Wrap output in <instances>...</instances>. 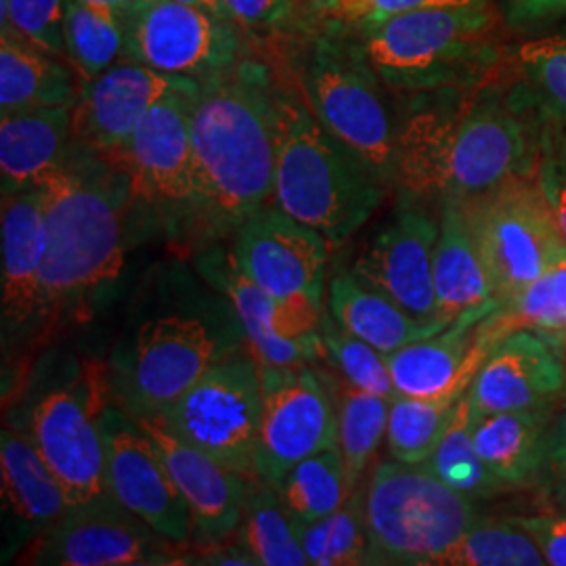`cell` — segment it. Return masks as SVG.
Segmentation results:
<instances>
[{"label":"cell","mask_w":566,"mask_h":566,"mask_svg":"<svg viewBox=\"0 0 566 566\" xmlns=\"http://www.w3.org/2000/svg\"><path fill=\"white\" fill-rule=\"evenodd\" d=\"M552 491H554V497H556V506H558V510L566 512V485L554 483Z\"/></svg>","instance_id":"50"},{"label":"cell","mask_w":566,"mask_h":566,"mask_svg":"<svg viewBox=\"0 0 566 566\" xmlns=\"http://www.w3.org/2000/svg\"><path fill=\"white\" fill-rule=\"evenodd\" d=\"M242 546L263 566H306L298 526L283 506L277 486L269 483H248V495L243 504Z\"/></svg>","instance_id":"31"},{"label":"cell","mask_w":566,"mask_h":566,"mask_svg":"<svg viewBox=\"0 0 566 566\" xmlns=\"http://www.w3.org/2000/svg\"><path fill=\"white\" fill-rule=\"evenodd\" d=\"M566 390L563 346L533 329H512L491 348L468 388L472 418L552 405Z\"/></svg>","instance_id":"19"},{"label":"cell","mask_w":566,"mask_h":566,"mask_svg":"<svg viewBox=\"0 0 566 566\" xmlns=\"http://www.w3.org/2000/svg\"><path fill=\"white\" fill-rule=\"evenodd\" d=\"M535 177L566 238V137L544 128L542 156Z\"/></svg>","instance_id":"44"},{"label":"cell","mask_w":566,"mask_h":566,"mask_svg":"<svg viewBox=\"0 0 566 566\" xmlns=\"http://www.w3.org/2000/svg\"><path fill=\"white\" fill-rule=\"evenodd\" d=\"M329 243L282 208L264 206L235 231L233 263L275 301L308 296L324 304Z\"/></svg>","instance_id":"16"},{"label":"cell","mask_w":566,"mask_h":566,"mask_svg":"<svg viewBox=\"0 0 566 566\" xmlns=\"http://www.w3.org/2000/svg\"><path fill=\"white\" fill-rule=\"evenodd\" d=\"M81 2H88V4H103V7H112V9H124L137 0H81Z\"/></svg>","instance_id":"49"},{"label":"cell","mask_w":566,"mask_h":566,"mask_svg":"<svg viewBox=\"0 0 566 566\" xmlns=\"http://www.w3.org/2000/svg\"><path fill=\"white\" fill-rule=\"evenodd\" d=\"M395 189L418 200H465L535 177L544 118L516 61L491 78L401 97Z\"/></svg>","instance_id":"1"},{"label":"cell","mask_w":566,"mask_h":566,"mask_svg":"<svg viewBox=\"0 0 566 566\" xmlns=\"http://www.w3.org/2000/svg\"><path fill=\"white\" fill-rule=\"evenodd\" d=\"M563 32H565V34H566V25H565V28H563Z\"/></svg>","instance_id":"51"},{"label":"cell","mask_w":566,"mask_h":566,"mask_svg":"<svg viewBox=\"0 0 566 566\" xmlns=\"http://www.w3.org/2000/svg\"><path fill=\"white\" fill-rule=\"evenodd\" d=\"M474 2L481 0H308V7L324 20L340 21L346 25H369L430 7H460Z\"/></svg>","instance_id":"42"},{"label":"cell","mask_w":566,"mask_h":566,"mask_svg":"<svg viewBox=\"0 0 566 566\" xmlns=\"http://www.w3.org/2000/svg\"><path fill=\"white\" fill-rule=\"evenodd\" d=\"M149 434L191 512L196 531L208 542L223 539L242 523L245 476L185 443L151 418H135Z\"/></svg>","instance_id":"21"},{"label":"cell","mask_w":566,"mask_h":566,"mask_svg":"<svg viewBox=\"0 0 566 566\" xmlns=\"http://www.w3.org/2000/svg\"><path fill=\"white\" fill-rule=\"evenodd\" d=\"M329 315L353 336L385 355L424 340L447 325L422 324L378 290L365 285L353 271H340L329 282Z\"/></svg>","instance_id":"27"},{"label":"cell","mask_w":566,"mask_h":566,"mask_svg":"<svg viewBox=\"0 0 566 566\" xmlns=\"http://www.w3.org/2000/svg\"><path fill=\"white\" fill-rule=\"evenodd\" d=\"M348 28L399 99L479 84L504 70L516 51L507 46L510 25L493 0Z\"/></svg>","instance_id":"5"},{"label":"cell","mask_w":566,"mask_h":566,"mask_svg":"<svg viewBox=\"0 0 566 566\" xmlns=\"http://www.w3.org/2000/svg\"><path fill=\"white\" fill-rule=\"evenodd\" d=\"M172 542L107 493L95 502L70 506L55 525L36 535L25 565L135 566L182 565Z\"/></svg>","instance_id":"12"},{"label":"cell","mask_w":566,"mask_h":566,"mask_svg":"<svg viewBox=\"0 0 566 566\" xmlns=\"http://www.w3.org/2000/svg\"><path fill=\"white\" fill-rule=\"evenodd\" d=\"M63 44L65 60L74 65L82 82L93 81L107 67L124 60L120 11L103 4L67 0Z\"/></svg>","instance_id":"33"},{"label":"cell","mask_w":566,"mask_h":566,"mask_svg":"<svg viewBox=\"0 0 566 566\" xmlns=\"http://www.w3.org/2000/svg\"><path fill=\"white\" fill-rule=\"evenodd\" d=\"M434 294L437 317L446 325L470 311L500 306L468 231L460 200L441 202L439 240L434 245Z\"/></svg>","instance_id":"26"},{"label":"cell","mask_w":566,"mask_h":566,"mask_svg":"<svg viewBox=\"0 0 566 566\" xmlns=\"http://www.w3.org/2000/svg\"><path fill=\"white\" fill-rule=\"evenodd\" d=\"M544 554L521 526L510 521H483L465 531L447 552L441 566H542Z\"/></svg>","instance_id":"38"},{"label":"cell","mask_w":566,"mask_h":566,"mask_svg":"<svg viewBox=\"0 0 566 566\" xmlns=\"http://www.w3.org/2000/svg\"><path fill=\"white\" fill-rule=\"evenodd\" d=\"M74 105L2 114L0 177L2 193L32 187L55 170L74 145Z\"/></svg>","instance_id":"24"},{"label":"cell","mask_w":566,"mask_h":566,"mask_svg":"<svg viewBox=\"0 0 566 566\" xmlns=\"http://www.w3.org/2000/svg\"><path fill=\"white\" fill-rule=\"evenodd\" d=\"M369 565H443L476 523L474 500L430 474L424 465L382 462L364 491Z\"/></svg>","instance_id":"7"},{"label":"cell","mask_w":566,"mask_h":566,"mask_svg":"<svg viewBox=\"0 0 566 566\" xmlns=\"http://www.w3.org/2000/svg\"><path fill=\"white\" fill-rule=\"evenodd\" d=\"M566 15V0H506L504 18L512 28H533Z\"/></svg>","instance_id":"46"},{"label":"cell","mask_w":566,"mask_h":566,"mask_svg":"<svg viewBox=\"0 0 566 566\" xmlns=\"http://www.w3.org/2000/svg\"><path fill=\"white\" fill-rule=\"evenodd\" d=\"M507 329H533L560 346L566 344V256L518 294L497 306Z\"/></svg>","instance_id":"39"},{"label":"cell","mask_w":566,"mask_h":566,"mask_svg":"<svg viewBox=\"0 0 566 566\" xmlns=\"http://www.w3.org/2000/svg\"><path fill=\"white\" fill-rule=\"evenodd\" d=\"M507 521L528 533L544 554L546 565L566 566V512L558 510L547 514L510 516Z\"/></svg>","instance_id":"45"},{"label":"cell","mask_w":566,"mask_h":566,"mask_svg":"<svg viewBox=\"0 0 566 566\" xmlns=\"http://www.w3.org/2000/svg\"><path fill=\"white\" fill-rule=\"evenodd\" d=\"M263 413L254 451V476L280 486L285 472L306 458L338 447V413L329 385L311 364H259Z\"/></svg>","instance_id":"11"},{"label":"cell","mask_w":566,"mask_h":566,"mask_svg":"<svg viewBox=\"0 0 566 566\" xmlns=\"http://www.w3.org/2000/svg\"><path fill=\"white\" fill-rule=\"evenodd\" d=\"M120 18L124 60L170 76L208 81L248 53L233 21L177 0H137Z\"/></svg>","instance_id":"10"},{"label":"cell","mask_w":566,"mask_h":566,"mask_svg":"<svg viewBox=\"0 0 566 566\" xmlns=\"http://www.w3.org/2000/svg\"><path fill=\"white\" fill-rule=\"evenodd\" d=\"M103 407L82 392L55 390L32 411V441L63 486L70 506L107 495Z\"/></svg>","instance_id":"18"},{"label":"cell","mask_w":566,"mask_h":566,"mask_svg":"<svg viewBox=\"0 0 566 566\" xmlns=\"http://www.w3.org/2000/svg\"><path fill=\"white\" fill-rule=\"evenodd\" d=\"M210 271L217 273L219 287L233 304L245 334L248 353L256 364L290 367L327 357L322 334L304 340H285L275 332L273 317L277 301L240 271L231 254H227L221 263L212 264Z\"/></svg>","instance_id":"28"},{"label":"cell","mask_w":566,"mask_h":566,"mask_svg":"<svg viewBox=\"0 0 566 566\" xmlns=\"http://www.w3.org/2000/svg\"><path fill=\"white\" fill-rule=\"evenodd\" d=\"M275 70L250 51L231 70L200 82L193 105L191 224L210 240L235 235L273 200Z\"/></svg>","instance_id":"2"},{"label":"cell","mask_w":566,"mask_h":566,"mask_svg":"<svg viewBox=\"0 0 566 566\" xmlns=\"http://www.w3.org/2000/svg\"><path fill=\"white\" fill-rule=\"evenodd\" d=\"M322 336L327 359L336 365V369L348 385L380 395L388 401L397 397V388L392 385L385 353L346 332L332 319V315L329 319L324 317Z\"/></svg>","instance_id":"40"},{"label":"cell","mask_w":566,"mask_h":566,"mask_svg":"<svg viewBox=\"0 0 566 566\" xmlns=\"http://www.w3.org/2000/svg\"><path fill=\"white\" fill-rule=\"evenodd\" d=\"M497 304L566 256V238L537 177H514L460 200Z\"/></svg>","instance_id":"8"},{"label":"cell","mask_w":566,"mask_h":566,"mask_svg":"<svg viewBox=\"0 0 566 566\" xmlns=\"http://www.w3.org/2000/svg\"><path fill=\"white\" fill-rule=\"evenodd\" d=\"M36 185L46 229L42 292L49 311L118 277L124 206L135 191L120 164L76 139L65 160Z\"/></svg>","instance_id":"3"},{"label":"cell","mask_w":566,"mask_h":566,"mask_svg":"<svg viewBox=\"0 0 566 566\" xmlns=\"http://www.w3.org/2000/svg\"><path fill=\"white\" fill-rule=\"evenodd\" d=\"M0 481L4 507L36 535L55 525L70 507L32 437L9 428L0 437Z\"/></svg>","instance_id":"29"},{"label":"cell","mask_w":566,"mask_h":566,"mask_svg":"<svg viewBox=\"0 0 566 566\" xmlns=\"http://www.w3.org/2000/svg\"><path fill=\"white\" fill-rule=\"evenodd\" d=\"M191 78L170 76L122 60L93 81L82 82L74 103V139L116 160L145 114L172 88Z\"/></svg>","instance_id":"20"},{"label":"cell","mask_w":566,"mask_h":566,"mask_svg":"<svg viewBox=\"0 0 566 566\" xmlns=\"http://www.w3.org/2000/svg\"><path fill=\"white\" fill-rule=\"evenodd\" d=\"M2 327L23 332L46 313L42 269L46 254L44 208L39 185L2 193Z\"/></svg>","instance_id":"22"},{"label":"cell","mask_w":566,"mask_h":566,"mask_svg":"<svg viewBox=\"0 0 566 566\" xmlns=\"http://www.w3.org/2000/svg\"><path fill=\"white\" fill-rule=\"evenodd\" d=\"M308 565H369L364 491L355 489L343 507L313 523H296Z\"/></svg>","instance_id":"36"},{"label":"cell","mask_w":566,"mask_h":566,"mask_svg":"<svg viewBox=\"0 0 566 566\" xmlns=\"http://www.w3.org/2000/svg\"><path fill=\"white\" fill-rule=\"evenodd\" d=\"M200 82L185 81L143 118L116 163L143 200L187 206L193 193V105Z\"/></svg>","instance_id":"17"},{"label":"cell","mask_w":566,"mask_h":566,"mask_svg":"<svg viewBox=\"0 0 566 566\" xmlns=\"http://www.w3.org/2000/svg\"><path fill=\"white\" fill-rule=\"evenodd\" d=\"M437 240L439 219L428 212L424 200L401 196L395 217L367 243L350 271L418 322L446 325L437 317Z\"/></svg>","instance_id":"15"},{"label":"cell","mask_w":566,"mask_h":566,"mask_svg":"<svg viewBox=\"0 0 566 566\" xmlns=\"http://www.w3.org/2000/svg\"><path fill=\"white\" fill-rule=\"evenodd\" d=\"M514 61L542 112L544 128L566 137L565 32L523 42Z\"/></svg>","instance_id":"37"},{"label":"cell","mask_w":566,"mask_h":566,"mask_svg":"<svg viewBox=\"0 0 566 566\" xmlns=\"http://www.w3.org/2000/svg\"><path fill=\"white\" fill-rule=\"evenodd\" d=\"M464 397L465 392H449L441 397L397 395L390 401L386 426L390 458L403 464H424L446 437Z\"/></svg>","instance_id":"32"},{"label":"cell","mask_w":566,"mask_h":566,"mask_svg":"<svg viewBox=\"0 0 566 566\" xmlns=\"http://www.w3.org/2000/svg\"><path fill=\"white\" fill-rule=\"evenodd\" d=\"M229 20L252 36L298 34L308 20L301 18V0H223Z\"/></svg>","instance_id":"43"},{"label":"cell","mask_w":566,"mask_h":566,"mask_svg":"<svg viewBox=\"0 0 566 566\" xmlns=\"http://www.w3.org/2000/svg\"><path fill=\"white\" fill-rule=\"evenodd\" d=\"M277 491L290 516L301 525L336 512L353 493L340 449L329 447L292 465Z\"/></svg>","instance_id":"34"},{"label":"cell","mask_w":566,"mask_h":566,"mask_svg":"<svg viewBox=\"0 0 566 566\" xmlns=\"http://www.w3.org/2000/svg\"><path fill=\"white\" fill-rule=\"evenodd\" d=\"M472 424L474 418L465 392L453 416V422L447 428L446 437L441 439L434 453L420 465H424L430 474H434L439 481L455 489L458 493L472 500H485L506 491V486L491 474V470L481 460L472 439Z\"/></svg>","instance_id":"35"},{"label":"cell","mask_w":566,"mask_h":566,"mask_svg":"<svg viewBox=\"0 0 566 566\" xmlns=\"http://www.w3.org/2000/svg\"><path fill=\"white\" fill-rule=\"evenodd\" d=\"M206 322L164 315L143 324L122 367L120 395L133 418H156L181 399L221 357Z\"/></svg>","instance_id":"13"},{"label":"cell","mask_w":566,"mask_h":566,"mask_svg":"<svg viewBox=\"0 0 566 566\" xmlns=\"http://www.w3.org/2000/svg\"><path fill=\"white\" fill-rule=\"evenodd\" d=\"M177 2H185V4L198 7V9H203V11H208V13H214V15H219V18L229 20V13H227V9H224L223 0H177Z\"/></svg>","instance_id":"48"},{"label":"cell","mask_w":566,"mask_h":566,"mask_svg":"<svg viewBox=\"0 0 566 566\" xmlns=\"http://www.w3.org/2000/svg\"><path fill=\"white\" fill-rule=\"evenodd\" d=\"M263 382L254 357H221L156 422L243 476L254 474Z\"/></svg>","instance_id":"9"},{"label":"cell","mask_w":566,"mask_h":566,"mask_svg":"<svg viewBox=\"0 0 566 566\" xmlns=\"http://www.w3.org/2000/svg\"><path fill=\"white\" fill-rule=\"evenodd\" d=\"M552 420V405L474 418V447L491 474L506 489L535 485L546 476Z\"/></svg>","instance_id":"23"},{"label":"cell","mask_w":566,"mask_h":566,"mask_svg":"<svg viewBox=\"0 0 566 566\" xmlns=\"http://www.w3.org/2000/svg\"><path fill=\"white\" fill-rule=\"evenodd\" d=\"M338 413V449L343 453L348 485L355 491L378 447L386 441L390 401L348 385L346 380L327 378Z\"/></svg>","instance_id":"30"},{"label":"cell","mask_w":566,"mask_h":566,"mask_svg":"<svg viewBox=\"0 0 566 566\" xmlns=\"http://www.w3.org/2000/svg\"><path fill=\"white\" fill-rule=\"evenodd\" d=\"M546 476L566 485V413L554 416L547 434Z\"/></svg>","instance_id":"47"},{"label":"cell","mask_w":566,"mask_h":566,"mask_svg":"<svg viewBox=\"0 0 566 566\" xmlns=\"http://www.w3.org/2000/svg\"><path fill=\"white\" fill-rule=\"evenodd\" d=\"M99 426L107 491L164 539L187 544L191 512L149 434L128 411L116 407H103Z\"/></svg>","instance_id":"14"},{"label":"cell","mask_w":566,"mask_h":566,"mask_svg":"<svg viewBox=\"0 0 566 566\" xmlns=\"http://www.w3.org/2000/svg\"><path fill=\"white\" fill-rule=\"evenodd\" d=\"M275 70L273 202L324 235L329 248L348 242L390 191L367 164L334 137L304 99L296 76Z\"/></svg>","instance_id":"4"},{"label":"cell","mask_w":566,"mask_h":566,"mask_svg":"<svg viewBox=\"0 0 566 566\" xmlns=\"http://www.w3.org/2000/svg\"><path fill=\"white\" fill-rule=\"evenodd\" d=\"M65 2L67 0H0V25L65 57Z\"/></svg>","instance_id":"41"},{"label":"cell","mask_w":566,"mask_h":566,"mask_svg":"<svg viewBox=\"0 0 566 566\" xmlns=\"http://www.w3.org/2000/svg\"><path fill=\"white\" fill-rule=\"evenodd\" d=\"M82 78L74 65L4 28L0 36V116L74 105Z\"/></svg>","instance_id":"25"},{"label":"cell","mask_w":566,"mask_h":566,"mask_svg":"<svg viewBox=\"0 0 566 566\" xmlns=\"http://www.w3.org/2000/svg\"><path fill=\"white\" fill-rule=\"evenodd\" d=\"M294 76L325 128L395 189L401 109L355 32L313 15L303 28Z\"/></svg>","instance_id":"6"}]
</instances>
